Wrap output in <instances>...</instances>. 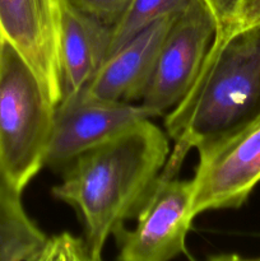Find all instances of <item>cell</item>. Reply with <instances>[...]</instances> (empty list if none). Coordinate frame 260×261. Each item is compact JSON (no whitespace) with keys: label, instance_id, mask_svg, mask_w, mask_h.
Segmentation results:
<instances>
[{"label":"cell","instance_id":"11","mask_svg":"<svg viewBox=\"0 0 260 261\" xmlns=\"http://www.w3.org/2000/svg\"><path fill=\"white\" fill-rule=\"evenodd\" d=\"M20 195L0 182V261H40L47 240L27 214Z\"/></svg>","mask_w":260,"mask_h":261},{"label":"cell","instance_id":"8","mask_svg":"<svg viewBox=\"0 0 260 261\" xmlns=\"http://www.w3.org/2000/svg\"><path fill=\"white\" fill-rule=\"evenodd\" d=\"M70 0H0L4 37L20 51L55 106L63 98L60 22Z\"/></svg>","mask_w":260,"mask_h":261},{"label":"cell","instance_id":"16","mask_svg":"<svg viewBox=\"0 0 260 261\" xmlns=\"http://www.w3.org/2000/svg\"><path fill=\"white\" fill-rule=\"evenodd\" d=\"M256 23H260V0H244L239 27H246Z\"/></svg>","mask_w":260,"mask_h":261},{"label":"cell","instance_id":"17","mask_svg":"<svg viewBox=\"0 0 260 261\" xmlns=\"http://www.w3.org/2000/svg\"><path fill=\"white\" fill-rule=\"evenodd\" d=\"M4 33H3V30H2V25H0V51H2V47H3V41H4Z\"/></svg>","mask_w":260,"mask_h":261},{"label":"cell","instance_id":"14","mask_svg":"<svg viewBox=\"0 0 260 261\" xmlns=\"http://www.w3.org/2000/svg\"><path fill=\"white\" fill-rule=\"evenodd\" d=\"M216 22V33L239 27L240 13L244 0H201Z\"/></svg>","mask_w":260,"mask_h":261},{"label":"cell","instance_id":"7","mask_svg":"<svg viewBox=\"0 0 260 261\" xmlns=\"http://www.w3.org/2000/svg\"><path fill=\"white\" fill-rule=\"evenodd\" d=\"M198 154L191 178L194 218L209 211L240 208L260 182V120Z\"/></svg>","mask_w":260,"mask_h":261},{"label":"cell","instance_id":"3","mask_svg":"<svg viewBox=\"0 0 260 261\" xmlns=\"http://www.w3.org/2000/svg\"><path fill=\"white\" fill-rule=\"evenodd\" d=\"M55 105L31 64L4 38L0 51V182L22 194L45 167Z\"/></svg>","mask_w":260,"mask_h":261},{"label":"cell","instance_id":"10","mask_svg":"<svg viewBox=\"0 0 260 261\" xmlns=\"http://www.w3.org/2000/svg\"><path fill=\"white\" fill-rule=\"evenodd\" d=\"M110 38L111 25L82 12L69 2L60 22L63 98L88 86L106 60Z\"/></svg>","mask_w":260,"mask_h":261},{"label":"cell","instance_id":"1","mask_svg":"<svg viewBox=\"0 0 260 261\" xmlns=\"http://www.w3.org/2000/svg\"><path fill=\"white\" fill-rule=\"evenodd\" d=\"M170 138L150 119L91 148L64 167L51 194L81 218L91 260L135 218L170 155Z\"/></svg>","mask_w":260,"mask_h":261},{"label":"cell","instance_id":"2","mask_svg":"<svg viewBox=\"0 0 260 261\" xmlns=\"http://www.w3.org/2000/svg\"><path fill=\"white\" fill-rule=\"evenodd\" d=\"M260 120V23L216 33L195 81L165 117L173 147L161 176L177 177L190 149L223 142Z\"/></svg>","mask_w":260,"mask_h":261},{"label":"cell","instance_id":"5","mask_svg":"<svg viewBox=\"0 0 260 261\" xmlns=\"http://www.w3.org/2000/svg\"><path fill=\"white\" fill-rule=\"evenodd\" d=\"M193 182L177 177H163L157 182L135 216L133 229H119L117 240L121 261H167L178 255L190 257L186 236L194 217Z\"/></svg>","mask_w":260,"mask_h":261},{"label":"cell","instance_id":"9","mask_svg":"<svg viewBox=\"0 0 260 261\" xmlns=\"http://www.w3.org/2000/svg\"><path fill=\"white\" fill-rule=\"evenodd\" d=\"M175 17L157 20L111 54L84 91L109 101L139 99Z\"/></svg>","mask_w":260,"mask_h":261},{"label":"cell","instance_id":"12","mask_svg":"<svg viewBox=\"0 0 260 261\" xmlns=\"http://www.w3.org/2000/svg\"><path fill=\"white\" fill-rule=\"evenodd\" d=\"M190 2L191 0H132L119 19L111 25L107 58L154 22L177 15Z\"/></svg>","mask_w":260,"mask_h":261},{"label":"cell","instance_id":"6","mask_svg":"<svg viewBox=\"0 0 260 261\" xmlns=\"http://www.w3.org/2000/svg\"><path fill=\"white\" fill-rule=\"evenodd\" d=\"M160 115L142 103L97 98L84 89L55 107L45 166L64 168L91 148Z\"/></svg>","mask_w":260,"mask_h":261},{"label":"cell","instance_id":"15","mask_svg":"<svg viewBox=\"0 0 260 261\" xmlns=\"http://www.w3.org/2000/svg\"><path fill=\"white\" fill-rule=\"evenodd\" d=\"M78 9L112 25L132 0H70Z\"/></svg>","mask_w":260,"mask_h":261},{"label":"cell","instance_id":"4","mask_svg":"<svg viewBox=\"0 0 260 261\" xmlns=\"http://www.w3.org/2000/svg\"><path fill=\"white\" fill-rule=\"evenodd\" d=\"M216 36V22L201 0H191L175 17L139 101L158 115L181 101L198 75Z\"/></svg>","mask_w":260,"mask_h":261},{"label":"cell","instance_id":"13","mask_svg":"<svg viewBox=\"0 0 260 261\" xmlns=\"http://www.w3.org/2000/svg\"><path fill=\"white\" fill-rule=\"evenodd\" d=\"M40 261H92L86 239L69 232L47 236Z\"/></svg>","mask_w":260,"mask_h":261}]
</instances>
